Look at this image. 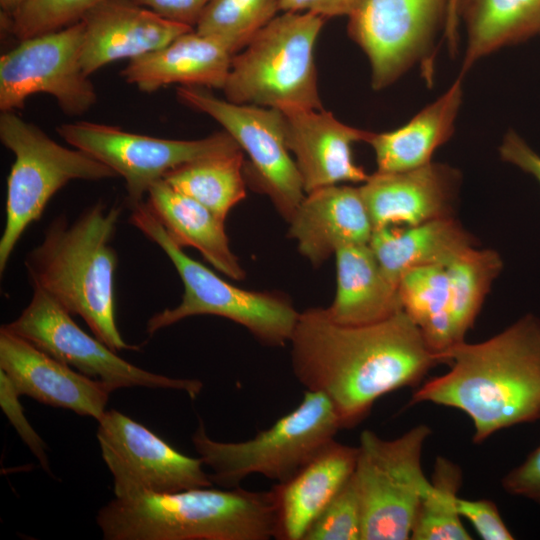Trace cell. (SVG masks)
<instances>
[{"label": "cell", "instance_id": "obj_1", "mask_svg": "<svg viewBox=\"0 0 540 540\" xmlns=\"http://www.w3.org/2000/svg\"><path fill=\"white\" fill-rule=\"evenodd\" d=\"M289 343L295 377L331 401L342 428L362 421L383 395L417 385L444 363L404 310L371 324L343 325L325 308H309L300 312Z\"/></svg>", "mask_w": 540, "mask_h": 540}, {"label": "cell", "instance_id": "obj_2", "mask_svg": "<svg viewBox=\"0 0 540 540\" xmlns=\"http://www.w3.org/2000/svg\"><path fill=\"white\" fill-rule=\"evenodd\" d=\"M442 357L449 371L422 384L410 405L430 402L464 412L475 443L540 419V320L534 315L486 341L459 342Z\"/></svg>", "mask_w": 540, "mask_h": 540}, {"label": "cell", "instance_id": "obj_3", "mask_svg": "<svg viewBox=\"0 0 540 540\" xmlns=\"http://www.w3.org/2000/svg\"><path fill=\"white\" fill-rule=\"evenodd\" d=\"M121 206L102 201L72 223L64 216L47 227L25 266L33 288L80 316L93 335L114 351L138 350L124 341L116 323L114 278L118 258L111 246Z\"/></svg>", "mask_w": 540, "mask_h": 540}, {"label": "cell", "instance_id": "obj_4", "mask_svg": "<svg viewBox=\"0 0 540 540\" xmlns=\"http://www.w3.org/2000/svg\"><path fill=\"white\" fill-rule=\"evenodd\" d=\"M105 540H268L273 493L213 486L114 498L97 513Z\"/></svg>", "mask_w": 540, "mask_h": 540}, {"label": "cell", "instance_id": "obj_5", "mask_svg": "<svg viewBox=\"0 0 540 540\" xmlns=\"http://www.w3.org/2000/svg\"><path fill=\"white\" fill-rule=\"evenodd\" d=\"M325 18L284 11L234 54L223 92L226 100L278 110L324 109L314 47Z\"/></svg>", "mask_w": 540, "mask_h": 540}, {"label": "cell", "instance_id": "obj_6", "mask_svg": "<svg viewBox=\"0 0 540 540\" xmlns=\"http://www.w3.org/2000/svg\"><path fill=\"white\" fill-rule=\"evenodd\" d=\"M130 209L129 222L164 251L184 285L179 305L149 318L146 329L150 335L187 317L215 315L243 326L263 345L281 347L289 343L300 314L290 299L283 294L249 291L228 283L189 257L146 202Z\"/></svg>", "mask_w": 540, "mask_h": 540}, {"label": "cell", "instance_id": "obj_7", "mask_svg": "<svg viewBox=\"0 0 540 540\" xmlns=\"http://www.w3.org/2000/svg\"><path fill=\"white\" fill-rule=\"evenodd\" d=\"M331 401L322 393L309 391L294 410L255 437L240 442L211 439L204 423L192 435V443L211 480L222 488L240 486L243 479L260 474L281 483L295 474L341 429Z\"/></svg>", "mask_w": 540, "mask_h": 540}, {"label": "cell", "instance_id": "obj_8", "mask_svg": "<svg viewBox=\"0 0 540 540\" xmlns=\"http://www.w3.org/2000/svg\"><path fill=\"white\" fill-rule=\"evenodd\" d=\"M1 143L15 155L7 178L5 225L0 239V272L27 227L38 221L54 194L72 180L116 177L88 153L66 148L15 112H1Z\"/></svg>", "mask_w": 540, "mask_h": 540}, {"label": "cell", "instance_id": "obj_9", "mask_svg": "<svg viewBox=\"0 0 540 540\" xmlns=\"http://www.w3.org/2000/svg\"><path fill=\"white\" fill-rule=\"evenodd\" d=\"M431 434L419 424L395 439L363 430L352 477L362 506L361 540L410 539L423 497L431 488L421 466Z\"/></svg>", "mask_w": 540, "mask_h": 540}, {"label": "cell", "instance_id": "obj_10", "mask_svg": "<svg viewBox=\"0 0 540 540\" xmlns=\"http://www.w3.org/2000/svg\"><path fill=\"white\" fill-rule=\"evenodd\" d=\"M176 94L182 104L209 115L232 136L249 158L250 183L289 222L306 193L285 143L282 112L220 99L200 86H178Z\"/></svg>", "mask_w": 540, "mask_h": 540}, {"label": "cell", "instance_id": "obj_11", "mask_svg": "<svg viewBox=\"0 0 540 540\" xmlns=\"http://www.w3.org/2000/svg\"><path fill=\"white\" fill-rule=\"evenodd\" d=\"M3 326L82 374L102 381L112 391L125 387L173 389L195 398L203 387L198 380L172 378L131 364L96 336L84 332L70 313L36 287L27 307Z\"/></svg>", "mask_w": 540, "mask_h": 540}, {"label": "cell", "instance_id": "obj_12", "mask_svg": "<svg viewBox=\"0 0 540 540\" xmlns=\"http://www.w3.org/2000/svg\"><path fill=\"white\" fill-rule=\"evenodd\" d=\"M449 0H365L348 18V35L366 54L380 90L415 64L432 78L433 45L445 29Z\"/></svg>", "mask_w": 540, "mask_h": 540}, {"label": "cell", "instance_id": "obj_13", "mask_svg": "<svg viewBox=\"0 0 540 540\" xmlns=\"http://www.w3.org/2000/svg\"><path fill=\"white\" fill-rule=\"evenodd\" d=\"M56 130L72 147L88 153L125 180L130 208L143 202L150 187L169 171L240 148L225 130L197 140L152 137L89 121L64 123Z\"/></svg>", "mask_w": 540, "mask_h": 540}, {"label": "cell", "instance_id": "obj_14", "mask_svg": "<svg viewBox=\"0 0 540 540\" xmlns=\"http://www.w3.org/2000/svg\"><path fill=\"white\" fill-rule=\"evenodd\" d=\"M83 24L21 40L0 58V110L14 112L38 93L53 96L69 116L87 112L97 101L81 64Z\"/></svg>", "mask_w": 540, "mask_h": 540}, {"label": "cell", "instance_id": "obj_15", "mask_svg": "<svg viewBox=\"0 0 540 540\" xmlns=\"http://www.w3.org/2000/svg\"><path fill=\"white\" fill-rule=\"evenodd\" d=\"M97 421L96 436L113 476L115 498L214 485L200 457L180 453L127 415L111 409Z\"/></svg>", "mask_w": 540, "mask_h": 540}, {"label": "cell", "instance_id": "obj_16", "mask_svg": "<svg viewBox=\"0 0 540 540\" xmlns=\"http://www.w3.org/2000/svg\"><path fill=\"white\" fill-rule=\"evenodd\" d=\"M0 370L21 395L96 420L107 410L113 392L102 381L74 370L3 325L0 329Z\"/></svg>", "mask_w": 540, "mask_h": 540}, {"label": "cell", "instance_id": "obj_17", "mask_svg": "<svg viewBox=\"0 0 540 540\" xmlns=\"http://www.w3.org/2000/svg\"><path fill=\"white\" fill-rule=\"evenodd\" d=\"M460 183L457 169L431 161L403 172L376 171L359 190L374 230L452 217Z\"/></svg>", "mask_w": 540, "mask_h": 540}, {"label": "cell", "instance_id": "obj_18", "mask_svg": "<svg viewBox=\"0 0 540 540\" xmlns=\"http://www.w3.org/2000/svg\"><path fill=\"white\" fill-rule=\"evenodd\" d=\"M281 111V110H280ZM288 150L293 153L305 193L341 183H364L369 174L353 158L352 146L370 131L349 126L325 109L282 110Z\"/></svg>", "mask_w": 540, "mask_h": 540}, {"label": "cell", "instance_id": "obj_19", "mask_svg": "<svg viewBox=\"0 0 540 540\" xmlns=\"http://www.w3.org/2000/svg\"><path fill=\"white\" fill-rule=\"evenodd\" d=\"M81 64L89 76L103 66L160 49L194 28L166 20L133 0H104L80 20Z\"/></svg>", "mask_w": 540, "mask_h": 540}, {"label": "cell", "instance_id": "obj_20", "mask_svg": "<svg viewBox=\"0 0 540 540\" xmlns=\"http://www.w3.org/2000/svg\"><path fill=\"white\" fill-rule=\"evenodd\" d=\"M288 223L299 253L314 267L340 248L368 244L373 232L359 187L341 184L307 193Z\"/></svg>", "mask_w": 540, "mask_h": 540}, {"label": "cell", "instance_id": "obj_21", "mask_svg": "<svg viewBox=\"0 0 540 540\" xmlns=\"http://www.w3.org/2000/svg\"><path fill=\"white\" fill-rule=\"evenodd\" d=\"M357 447L332 440L295 474L271 489L276 537L304 540L310 526L352 476Z\"/></svg>", "mask_w": 540, "mask_h": 540}, {"label": "cell", "instance_id": "obj_22", "mask_svg": "<svg viewBox=\"0 0 540 540\" xmlns=\"http://www.w3.org/2000/svg\"><path fill=\"white\" fill-rule=\"evenodd\" d=\"M232 57L221 41L194 29L160 49L131 59L120 76L145 93L170 84L223 89Z\"/></svg>", "mask_w": 540, "mask_h": 540}, {"label": "cell", "instance_id": "obj_23", "mask_svg": "<svg viewBox=\"0 0 540 540\" xmlns=\"http://www.w3.org/2000/svg\"><path fill=\"white\" fill-rule=\"evenodd\" d=\"M463 75L434 102L405 125L388 132L369 133L365 143L375 154L378 172H403L431 162L437 148L454 133L462 104Z\"/></svg>", "mask_w": 540, "mask_h": 540}, {"label": "cell", "instance_id": "obj_24", "mask_svg": "<svg viewBox=\"0 0 540 540\" xmlns=\"http://www.w3.org/2000/svg\"><path fill=\"white\" fill-rule=\"evenodd\" d=\"M147 196L148 208L175 243L197 249L225 276L239 281L245 278V271L231 250L225 220L164 179L155 182Z\"/></svg>", "mask_w": 540, "mask_h": 540}, {"label": "cell", "instance_id": "obj_25", "mask_svg": "<svg viewBox=\"0 0 540 540\" xmlns=\"http://www.w3.org/2000/svg\"><path fill=\"white\" fill-rule=\"evenodd\" d=\"M474 238L454 216L415 226L374 229L368 243L385 276L396 286L408 270L420 266H447L474 246Z\"/></svg>", "mask_w": 540, "mask_h": 540}, {"label": "cell", "instance_id": "obj_26", "mask_svg": "<svg viewBox=\"0 0 540 540\" xmlns=\"http://www.w3.org/2000/svg\"><path fill=\"white\" fill-rule=\"evenodd\" d=\"M337 288L329 318L343 325L382 321L403 310L398 286L383 273L368 244L340 248L335 253Z\"/></svg>", "mask_w": 540, "mask_h": 540}, {"label": "cell", "instance_id": "obj_27", "mask_svg": "<svg viewBox=\"0 0 540 540\" xmlns=\"http://www.w3.org/2000/svg\"><path fill=\"white\" fill-rule=\"evenodd\" d=\"M457 14L467 32L463 76L482 57L540 32V0H459Z\"/></svg>", "mask_w": 540, "mask_h": 540}, {"label": "cell", "instance_id": "obj_28", "mask_svg": "<svg viewBox=\"0 0 540 540\" xmlns=\"http://www.w3.org/2000/svg\"><path fill=\"white\" fill-rule=\"evenodd\" d=\"M243 156L239 148L204 157L169 171L163 179L225 220L246 197Z\"/></svg>", "mask_w": 540, "mask_h": 540}, {"label": "cell", "instance_id": "obj_29", "mask_svg": "<svg viewBox=\"0 0 540 540\" xmlns=\"http://www.w3.org/2000/svg\"><path fill=\"white\" fill-rule=\"evenodd\" d=\"M398 291L403 310L435 352L442 355L456 344L446 266L428 265L408 270L399 280Z\"/></svg>", "mask_w": 540, "mask_h": 540}, {"label": "cell", "instance_id": "obj_30", "mask_svg": "<svg viewBox=\"0 0 540 540\" xmlns=\"http://www.w3.org/2000/svg\"><path fill=\"white\" fill-rule=\"evenodd\" d=\"M503 267L500 255L491 249L465 250L447 266L450 312L456 344L464 341L473 326L495 278Z\"/></svg>", "mask_w": 540, "mask_h": 540}, {"label": "cell", "instance_id": "obj_31", "mask_svg": "<svg viewBox=\"0 0 540 540\" xmlns=\"http://www.w3.org/2000/svg\"><path fill=\"white\" fill-rule=\"evenodd\" d=\"M462 479L463 474L457 464L443 456L436 458L431 488L419 505L410 539H472L457 507Z\"/></svg>", "mask_w": 540, "mask_h": 540}, {"label": "cell", "instance_id": "obj_32", "mask_svg": "<svg viewBox=\"0 0 540 540\" xmlns=\"http://www.w3.org/2000/svg\"><path fill=\"white\" fill-rule=\"evenodd\" d=\"M280 12L279 0H210L195 31L221 41L234 55Z\"/></svg>", "mask_w": 540, "mask_h": 540}, {"label": "cell", "instance_id": "obj_33", "mask_svg": "<svg viewBox=\"0 0 540 540\" xmlns=\"http://www.w3.org/2000/svg\"><path fill=\"white\" fill-rule=\"evenodd\" d=\"M104 0H25L5 24L19 40L54 32L79 22L94 6Z\"/></svg>", "mask_w": 540, "mask_h": 540}, {"label": "cell", "instance_id": "obj_34", "mask_svg": "<svg viewBox=\"0 0 540 540\" xmlns=\"http://www.w3.org/2000/svg\"><path fill=\"white\" fill-rule=\"evenodd\" d=\"M362 506L351 476L305 534L304 540H361Z\"/></svg>", "mask_w": 540, "mask_h": 540}, {"label": "cell", "instance_id": "obj_35", "mask_svg": "<svg viewBox=\"0 0 540 540\" xmlns=\"http://www.w3.org/2000/svg\"><path fill=\"white\" fill-rule=\"evenodd\" d=\"M21 394L8 376L0 370V406L22 441L37 458L42 468L50 473L46 444L26 418L19 400Z\"/></svg>", "mask_w": 540, "mask_h": 540}, {"label": "cell", "instance_id": "obj_36", "mask_svg": "<svg viewBox=\"0 0 540 540\" xmlns=\"http://www.w3.org/2000/svg\"><path fill=\"white\" fill-rule=\"evenodd\" d=\"M459 514L468 520L484 540H511L512 533L504 523L497 505L488 499H458Z\"/></svg>", "mask_w": 540, "mask_h": 540}, {"label": "cell", "instance_id": "obj_37", "mask_svg": "<svg viewBox=\"0 0 540 540\" xmlns=\"http://www.w3.org/2000/svg\"><path fill=\"white\" fill-rule=\"evenodd\" d=\"M503 489L540 505V444L502 479Z\"/></svg>", "mask_w": 540, "mask_h": 540}, {"label": "cell", "instance_id": "obj_38", "mask_svg": "<svg viewBox=\"0 0 540 540\" xmlns=\"http://www.w3.org/2000/svg\"><path fill=\"white\" fill-rule=\"evenodd\" d=\"M160 17L195 28L210 0H133Z\"/></svg>", "mask_w": 540, "mask_h": 540}, {"label": "cell", "instance_id": "obj_39", "mask_svg": "<svg viewBox=\"0 0 540 540\" xmlns=\"http://www.w3.org/2000/svg\"><path fill=\"white\" fill-rule=\"evenodd\" d=\"M365 0H279L280 11L311 12L331 18L353 15Z\"/></svg>", "mask_w": 540, "mask_h": 540}, {"label": "cell", "instance_id": "obj_40", "mask_svg": "<svg viewBox=\"0 0 540 540\" xmlns=\"http://www.w3.org/2000/svg\"><path fill=\"white\" fill-rule=\"evenodd\" d=\"M499 153L502 160L531 174L540 183V156L517 133L510 131L505 135Z\"/></svg>", "mask_w": 540, "mask_h": 540}, {"label": "cell", "instance_id": "obj_41", "mask_svg": "<svg viewBox=\"0 0 540 540\" xmlns=\"http://www.w3.org/2000/svg\"><path fill=\"white\" fill-rule=\"evenodd\" d=\"M25 0H0L2 13L11 15Z\"/></svg>", "mask_w": 540, "mask_h": 540}, {"label": "cell", "instance_id": "obj_42", "mask_svg": "<svg viewBox=\"0 0 540 540\" xmlns=\"http://www.w3.org/2000/svg\"><path fill=\"white\" fill-rule=\"evenodd\" d=\"M458 2L459 0H449L448 23L451 25H455L458 23V15H457Z\"/></svg>", "mask_w": 540, "mask_h": 540}, {"label": "cell", "instance_id": "obj_43", "mask_svg": "<svg viewBox=\"0 0 540 540\" xmlns=\"http://www.w3.org/2000/svg\"><path fill=\"white\" fill-rule=\"evenodd\" d=\"M540 33V32H539Z\"/></svg>", "mask_w": 540, "mask_h": 540}]
</instances>
